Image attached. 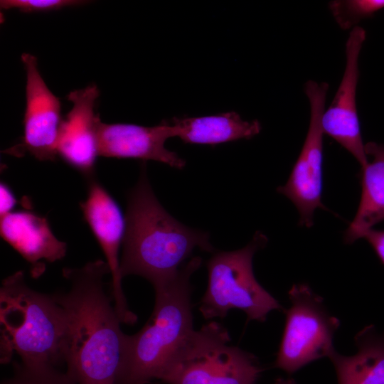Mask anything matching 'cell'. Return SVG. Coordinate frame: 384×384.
Returning a JSON list of instances; mask_svg holds the SVG:
<instances>
[{"label": "cell", "mask_w": 384, "mask_h": 384, "mask_svg": "<svg viewBox=\"0 0 384 384\" xmlns=\"http://www.w3.org/2000/svg\"><path fill=\"white\" fill-rule=\"evenodd\" d=\"M107 274L102 260L65 267L69 289L53 295L64 316L65 372L78 384H116L123 360L127 335L104 289Z\"/></svg>", "instance_id": "obj_1"}, {"label": "cell", "mask_w": 384, "mask_h": 384, "mask_svg": "<svg viewBox=\"0 0 384 384\" xmlns=\"http://www.w3.org/2000/svg\"><path fill=\"white\" fill-rule=\"evenodd\" d=\"M120 273L134 274L157 287L174 278L196 247L212 252L208 233L173 218L155 196L142 165L138 182L128 196Z\"/></svg>", "instance_id": "obj_2"}, {"label": "cell", "mask_w": 384, "mask_h": 384, "mask_svg": "<svg viewBox=\"0 0 384 384\" xmlns=\"http://www.w3.org/2000/svg\"><path fill=\"white\" fill-rule=\"evenodd\" d=\"M191 258L177 274L155 287V304L146 324L127 335L116 384H149L159 378L194 329L190 279L201 265Z\"/></svg>", "instance_id": "obj_3"}, {"label": "cell", "mask_w": 384, "mask_h": 384, "mask_svg": "<svg viewBox=\"0 0 384 384\" xmlns=\"http://www.w3.org/2000/svg\"><path fill=\"white\" fill-rule=\"evenodd\" d=\"M0 361L15 355L28 366L64 363L65 320L53 295L31 289L23 271L2 280L0 288Z\"/></svg>", "instance_id": "obj_4"}, {"label": "cell", "mask_w": 384, "mask_h": 384, "mask_svg": "<svg viewBox=\"0 0 384 384\" xmlns=\"http://www.w3.org/2000/svg\"><path fill=\"white\" fill-rule=\"evenodd\" d=\"M229 341L227 329L215 321L194 330L159 380L167 384H255L262 371L255 358Z\"/></svg>", "instance_id": "obj_5"}, {"label": "cell", "mask_w": 384, "mask_h": 384, "mask_svg": "<svg viewBox=\"0 0 384 384\" xmlns=\"http://www.w3.org/2000/svg\"><path fill=\"white\" fill-rule=\"evenodd\" d=\"M267 242V236L257 231L245 247L219 252L210 257L207 263L208 287L199 307L206 319H223L230 309H238L248 320L264 322L271 311L282 309L253 272V256Z\"/></svg>", "instance_id": "obj_6"}, {"label": "cell", "mask_w": 384, "mask_h": 384, "mask_svg": "<svg viewBox=\"0 0 384 384\" xmlns=\"http://www.w3.org/2000/svg\"><path fill=\"white\" fill-rule=\"evenodd\" d=\"M291 306L274 365L292 373L317 359L329 357L339 320L326 309L323 299L306 284L289 291Z\"/></svg>", "instance_id": "obj_7"}, {"label": "cell", "mask_w": 384, "mask_h": 384, "mask_svg": "<svg viewBox=\"0 0 384 384\" xmlns=\"http://www.w3.org/2000/svg\"><path fill=\"white\" fill-rule=\"evenodd\" d=\"M329 85L326 82L309 80L304 92L309 100L310 118L309 128L300 154L286 183L277 192L289 198L297 208L301 226L310 228L314 224L316 210L326 209L321 201L323 189L322 116Z\"/></svg>", "instance_id": "obj_8"}, {"label": "cell", "mask_w": 384, "mask_h": 384, "mask_svg": "<svg viewBox=\"0 0 384 384\" xmlns=\"http://www.w3.org/2000/svg\"><path fill=\"white\" fill-rule=\"evenodd\" d=\"M87 195L80 203L83 218L100 246L111 274V297L122 324L133 325L137 316L129 309L122 287L119 250L126 220L120 207L95 178H87Z\"/></svg>", "instance_id": "obj_9"}, {"label": "cell", "mask_w": 384, "mask_h": 384, "mask_svg": "<svg viewBox=\"0 0 384 384\" xmlns=\"http://www.w3.org/2000/svg\"><path fill=\"white\" fill-rule=\"evenodd\" d=\"M26 74V109L21 142L7 151L18 154L27 151L40 161H54L61 117V103L47 87L38 67L36 56H21Z\"/></svg>", "instance_id": "obj_10"}, {"label": "cell", "mask_w": 384, "mask_h": 384, "mask_svg": "<svg viewBox=\"0 0 384 384\" xmlns=\"http://www.w3.org/2000/svg\"><path fill=\"white\" fill-rule=\"evenodd\" d=\"M366 37V31L361 26L350 31L346 42L343 74L321 121L324 134L349 152L361 168L368 164V159L361 136L356 92L360 74L359 57Z\"/></svg>", "instance_id": "obj_11"}, {"label": "cell", "mask_w": 384, "mask_h": 384, "mask_svg": "<svg viewBox=\"0 0 384 384\" xmlns=\"http://www.w3.org/2000/svg\"><path fill=\"white\" fill-rule=\"evenodd\" d=\"M100 96L97 85L70 92L67 95L73 107L63 118L57 142V154L87 179L94 176L99 156L97 127L101 121L95 112Z\"/></svg>", "instance_id": "obj_12"}, {"label": "cell", "mask_w": 384, "mask_h": 384, "mask_svg": "<svg viewBox=\"0 0 384 384\" xmlns=\"http://www.w3.org/2000/svg\"><path fill=\"white\" fill-rule=\"evenodd\" d=\"M171 137V126L166 120L153 127L100 121L97 127L99 156L153 160L181 169L186 165L185 160L165 147L166 139Z\"/></svg>", "instance_id": "obj_13"}, {"label": "cell", "mask_w": 384, "mask_h": 384, "mask_svg": "<svg viewBox=\"0 0 384 384\" xmlns=\"http://www.w3.org/2000/svg\"><path fill=\"white\" fill-rule=\"evenodd\" d=\"M0 234L30 263L33 277L44 272V262H54L66 254V243L54 235L48 220L32 211L16 210L1 216Z\"/></svg>", "instance_id": "obj_14"}, {"label": "cell", "mask_w": 384, "mask_h": 384, "mask_svg": "<svg viewBox=\"0 0 384 384\" xmlns=\"http://www.w3.org/2000/svg\"><path fill=\"white\" fill-rule=\"evenodd\" d=\"M169 122L173 137H179L183 143L210 146L250 139L262 129L258 120H243L234 111L203 117H174Z\"/></svg>", "instance_id": "obj_15"}, {"label": "cell", "mask_w": 384, "mask_h": 384, "mask_svg": "<svg viewBox=\"0 0 384 384\" xmlns=\"http://www.w3.org/2000/svg\"><path fill=\"white\" fill-rule=\"evenodd\" d=\"M372 160L362 167L361 196L356 215L344 234L346 243H353L376 224L384 220V145L365 144Z\"/></svg>", "instance_id": "obj_16"}, {"label": "cell", "mask_w": 384, "mask_h": 384, "mask_svg": "<svg viewBox=\"0 0 384 384\" xmlns=\"http://www.w3.org/2000/svg\"><path fill=\"white\" fill-rule=\"evenodd\" d=\"M355 341L358 351L354 355L343 356L335 351L329 357L338 384H384V332L370 325Z\"/></svg>", "instance_id": "obj_17"}, {"label": "cell", "mask_w": 384, "mask_h": 384, "mask_svg": "<svg viewBox=\"0 0 384 384\" xmlns=\"http://www.w3.org/2000/svg\"><path fill=\"white\" fill-rule=\"evenodd\" d=\"M329 8L339 27L351 31L362 19L383 9L384 0H334Z\"/></svg>", "instance_id": "obj_18"}, {"label": "cell", "mask_w": 384, "mask_h": 384, "mask_svg": "<svg viewBox=\"0 0 384 384\" xmlns=\"http://www.w3.org/2000/svg\"><path fill=\"white\" fill-rule=\"evenodd\" d=\"M14 374L1 384H78L54 366H28L15 363Z\"/></svg>", "instance_id": "obj_19"}, {"label": "cell", "mask_w": 384, "mask_h": 384, "mask_svg": "<svg viewBox=\"0 0 384 384\" xmlns=\"http://www.w3.org/2000/svg\"><path fill=\"white\" fill-rule=\"evenodd\" d=\"M87 2L78 0H1L0 8L4 10L15 9L23 13H31L58 10Z\"/></svg>", "instance_id": "obj_20"}, {"label": "cell", "mask_w": 384, "mask_h": 384, "mask_svg": "<svg viewBox=\"0 0 384 384\" xmlns=\"http://www.w3.org/2000/svg\"><path fill=\"white\" fill-rule=\"evenodd\" d=\"M384 265V230L371 229L363 236Z\"/></svg>", "instance_id": "obj_21"}, {"label": "cell", "mask_w": 384, "mask_h": 384, "mask_svg": "<svg viewBox=\"0 0 384 384\" xmlns=\"http://www.w3.org/2000/svg\"><path fill=\"white\" fill-rule=\"evenodd\" d=\"M17 203L16 198L9 186L4 182L0 184V215L1 217L12 211Z\"/></svg>", "instance_id": "obj_22"}, {"label": "cell", "mask_w": 384, "mask_h": 384, "mask_svg": "<svg viewBox=\"0 0 384 384\" xmlns=\"http://www.w3.org/2000/svg\"><path fill=\"white\" fill-rule=\"evenodd\" d=\"M274 384H296L295 380L293 378H278Z\"/></svg>", "instance_id": "obj_23"}]
</instances>
